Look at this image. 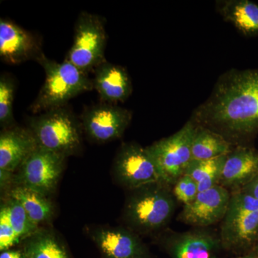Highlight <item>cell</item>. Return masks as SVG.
I'll list each match as a JSON object with an SVG mask.
<instances>
[{
    "mask_svg": "<svg viewBox=\"0 0 258 258\" xmlns=\"http://www.w3.org/2000/svg\"><path fill=\"white\" fill-rule=\"evenodd\" d=\"M37 147L64 157L81 147V125L66 106L53 108L32 118L30 123Z\"/></svg>",
    "mask_w": 258,
    "mask_h": 258,
    "instance_id": "obj_4",
    "label": "cell"
},
{
    "mask_svg": "<svg viewBox=\"0 0 258 258\" xmlns=\"http://www.w3.org/2000/svg\"><path fill=\"white\" fill-rule=\"evenodd\" d=\"M23 254L16 250H5L0 254V258H22Z\"/></svg>",
    "mask_w": 258,
    "mask_h": 258,
    "instance_id": "obj_29",
    "label": "cell"
},
{
    "mask_svg": "<svg viewBox=\"0 0 258 258\" xmlns=\"http://www.w3.org/2000/svg\"><path fill=\"white\" fill-rule=\"evenodd\" d=\"M112 171L115 181L128 191L161 181L147 147L134 142L122 144L113 161Z\"/></svg>",
    "mask_w": 258,
    "mask_h": 258,
    "instance_id": "obj_7",
    "label": "cell"
},
{
    "mask_svg": "<svg viewBox=\"0 0 258 258\" xmlns=\"http://www.w3.org/2000/svg\"><path fill=\"white\" fill-rule=\"evenodd\" d=\"M15 83L8 76L0 79V124L3 128L14 126L13 103L15 98Z\"/></svg>",
    "mask_w": 258,
    "mask_h": 258,
    "instance_id": "obj_24",
    "label": "cell"
},
{
    "mask_svg": "<svg viewBox=\"0 0 258 258\" xmlns=\"http://www.w3.org/2000/svg\"><path fill=\"white\" fill-rule=\"evenodd\" d=\"M197 123L191 118L177 132L147 147L161 181L173 186L192 160L191 144Z\"/></svg>",
    "mask_w": 258,
    "mask_h": 258,
    "instance_id": "obj_5",
    "label": "cell"
},
{
    "mask_svg": "<svg viewBox=\"0 0 258 258\" xmlns=\"http://www.w3.org/2000/svg\"><path fill=\"white\" fill-rule=\"evenodd\" d=\"M172 193L176 200L186 206L198 196V184L189 176L183 175L172 186Z\"/></svg>",
    "mask_w": 258,
    "mask_h": 258,
    "instance_id": "obj_25",
    "label": "cell"
},
{
    "mask_svg": "<svg viewBox=\"0 0 258 258\" xmlns=\"http://www.w3.org/2000/svg\"><path fill=\"white\" fill-rule=\"evenodd\" d=\"M227 155L207 160L192 159L185 171L184 175L189 176L198 184L199 192L211 189L219 185Z\"/></svg>",
    "mask_w": 258,
    "mask_h": 258,
    "instance_id": "obj_22",
    "label": "cell"
},
{
    "mask_svg": "<svg viewBox=\"0 0 258 258\" xmlns=\"http://www.w3.org/2000/svg\"><path fill=\"white\" fill-rule=\"evenodd\" d=\"M93 83L105 103L124 102L132 93V81L124 68L106 60L95 69Z\"/></svg>",
    "mask_w": 258,
    "mask_h": 258,
    "instance_id": "obj_17",
    "label": "cell"
},
{
    "mask_svg": "<svg viewBox=\"0 0 258 258\" xmlns=\"http://www.w3.org/2000/svg\"><path fill=\"white\" fill-rule=\"evenodd\" d=\"M166 239V249L172 258H220V238L209 231L174 232Z\"/></svg>",
    "mask_w": 258,
    "mask_h": 258,
    "instance_id": "obj_14",
    "label": "cell"
},
{
    "mask_svg": "<svg viewBox=\"0 0 258 258\" xmlns=\"http://www.w3.org/2000/svg\"><path fill=\"white\" fill-rule=\"evenodd\" d=\"M2 206L6 210L10 221L20 240L28 238L38 230V225L32 221L21 204L15 199L10 198Z\"/></svg>",
    "mask_w": 258,
    "mask_h": 258,
    "instance_id": "obj_23",
    "label": "cell"
},
{
    "mask_svg": "<svg viewBox=\"0 0 258 258\" xmlns=\"http://www.w3.org/2000/svg\"><path fill=\"white\" fill-rule=\"evenodd\" d=\"M258 174V150L237 146L227 155L219 185L231 193L240 191Z\"/></svg>",
    "mask_w": 258,
    "mask_h": 258,
    "instance_id": "obj_13",
    "label": "cell"
},
{
    "mask_svg": "<svg viewBox=\"0 0 258 258\" xmlns=\"http://www.w3.org/2000/svg\"><path fill=\"white\" fill-rule=\"evenodd\" d=\"M43 55L36 37L10 20H0V57L8 64H19Z\"/></svg>",
    "mask_w": 258,
    "mask_h": 258,
    "instance_id": "obj_12",
    "label": "cell"
},
{
    "mask_svg": "<svg viewBox=\"0 0 258 258\" xmlns=\"http://www.w3.org/2000/svg\"><path fill=\"white\" fill-rule=\"evenodd\" d=\"M20 239L13 228L9 217L4 207L0 211V249L5 251L14 244L18 243Z\"/></svg>",
    "mask_w": 258,
    "mask_h": 258,
    "instance_id": "obj_27",
    "label": "cell"
},
{
    "mask_svg": "<svg viewBox=\"0 0 258 258\" xmlns=\"http://www.w3.org/2000/svg\"><path fill=\"white\" fill-rule=\"evenodd\" d=\"M190 118L235 147L252 145L258 135V69L226 71Z\"/></svg>",
    "mask_w": 258,
    "mask_h": 258,
    "instance_id": "obj_1",
    "label": "cell"
},
{
    "mask_svg": "<svg viewBox=\"0 0 258 258\" xmlns=\"http://www.w3.org/2000/svg\"><path fill=\"white\" fill-rule=\"evenodd\" d=\"M230 196V191L220 185L199 192L192 203L184 206L177 220L202 228L215 225L225 217Z\"/></svg>",
    "mask_w": 258,
    "mask_h": 258,
    "instance_id": "obj_10",
    "label": "cell"
},
{
    "mask_svg": "<svg viewBox=\"0 0 258 258\" xmlns=\"http://www.w3.org/2000/svg\"><path fill=\"white\" fill-rule=\"evenodd\" d=\"M240 258H257L255 257V256L253 255H247V256H244V257H241Z\"/></svg>",
    "mask_w": 258,
    "mask_h": 258,
    "instance_id": "obj_31",
    "label": "cell"
},
{
    "mask_svg": "<svg viewBox=\"0 0 258 258\" xmlns=\"http://www.w3.org/2000/svg\"><path fill=\"white\" fill-rule=\"evenodd\" d=\"M132 119L129 110L103 102L83 112L81 123L88 138L104 144L120 139Z\"/></svg>",
    "mask_w": 258,
    "mask_h": 258,
    "instance_id": "obj_9",
    "label": "cell"
},
{
    "mask_svg": "<svg viewBox=\"0 0 258 258\" xmlns=\"http://www.w3.org/2000/svg\"><path fill=\"white\" fill-rule=\"evenodd\" d=\"M104 258H148L149 249L138 234L128 228L99 226L90 232Z\"/></svg>",
    "mask_w": 258,
    "mask_h": 258,
    "instance_id": "obj_11",
    "label": "cell"
},
{
    "mask_svg": "<svg viewBox=\"0 0 258 258\" xmlns=\"http://www.w3.org/2000/svg\"><path fill=\"white\" fill-rule=\"evenodd\" d=\"M107 35L101 17L83 12L76 27L74 42L66 60L88 74L96 69L105 59Z\"/></svg>",
    "mask_w": 258,
    "mask_h": 258,
    "instance_id": "obj_6",
    "label": "cell"
},
{
    "mask_svg": "<svg viewBox=\"0 0 258 258\" xmlns=\"http://www.w3.org/2000/svg\"><path fill=\"white\" fill-rule=\"evenodd\" d=\"M176 208L172 186L159 181L129 190L123 219L136 233H153L168 225Z\"/></svg>",
    "mask_w": 258,
    "mask_h": 258,
    "instance_id": "obj_2",
    "label": "cell"
},
{
    "mask_svg": "<svg viewBox=\"0 0 258 258\" xmlns=\"http://www.w3.org/2000/svg\"><path fill=\"white\" fill-rule=\"evenodd\" d=\"M254 252H255V257L258 258V239L257 242L254 246Z\"/></svg>",
    "mask_w": 258,
    "mask_h": 258,
    "instance_id": "obj_30",
    "label": "cell"
},
{
    "mask_svg": "<svg viewBox=\"0 0 258 258\" xmlns=\"http://www.w3.org/2000/svg\"><path fill=\"white\" fill-rule=\"evenodd\" d=\"M66 157L37 147L18 168L16 186L48 197L53 192L64 169Z\"/></svg>",
    "mask_w": 258,
    "mask_h": 258,
    "instance_id": "obj_8",
    "label": "cell"
},
{
    "mask_svg": "<svg viewBox=\"0 0 258 258\" xmlns=\"http://www.w3.org/2000/svg\"><path fill=\"white\" fill-rule=\"evenodd\" d=\"M45 71V82L36 99L30 106L32 113L43 112L66 106L78 95L93 88V80L88 74L64 60L57 62L42 55L38 60Z\"/></svg>",
    "mask_w": 258,
    "mask_h": 258,
    "instance_id": "obj_3",
    "label": "cell"
},
{
    "mask_svg": "<svg viewBox=\"0 0 258 258\" xmlns=\"http://www.w3.org/2000/svg\"><path fill=\"white\" fill-rule=\"evenodd\" d=\"M10 198L21 204L28 216L37 225L49 221L53 216L54 208L47 196L21 186L10 191Z\"/></svg>",
    "mask_w": 258,
    "mask_h": 258,
    "instance_id": "obj_20",
    "label": "cell"
},
{
    "mask_svg": "<svg viewBox=\"0 0 258 258\" xmlns=\"http://www.w3.org/2000/svg\"><path fill=\"white\" fill-rule=\"evenodd\" d=\"M235 146L222 135L197 124L191 144L193 160H207L228 154Z\"/></svg>",
    "mask_w": 258,
    "mask_h": 258,
    "instance_id": "obj_19",
    "label": "cell"
},
{
    "mask_svg": "<svg viewBox=\"0 0 258 258\" xmlns=\"http://www.w3.org/2000/svg\"><path fill=\"white\" fill-rule=\"evenodd\" d=\"M23 256L25 258H71L54 232L39 229L26 238Z\"/></svg>",
    "mask_w": 258,
    "mask_h": 258,
    "instance_id": "obj_21",
    "label": "cell"
},
{
    "mask_svg": "<svg viewBox=\"0 0 258 258\" xmlns=\"http://www.w3.org/2000/svg\"><path fill=\"white\" fill-rule=\"evenodd\" d=\"M240 191L248 194L258 200V174Z\"/></svg>",
    "mask_w": 258,
    "mask_h": 258,
    "instance_id": "obj_28",
    "label": "cell"
},
{
    "mask_svg": "<svg viewBox=\"0 0 258 258\" xmlns=\"http://www.w3.org/2000/svg\"><path fill=\"white\" fill-rule=\"evenodd\" d=\"M258 211V200L242 191L231 193L227 212H249Z\"/></svg>",
    "mask_w": 258,
    "mask_h": 258,
    "instance_id": "obj_26",
    "label": "cell"
},
{
    "mask_svg": "<svg viewBox=\"0 0 258 258\" xmlns=\"http://www.w3.org/2000/svg\"><path fill=\"white\" fill-rule=\"evenodd\" d=\"M217 13L244 37H258V5L250 0H219Z\"/></svg>",
    "mask_w": 258,
    "mask_h": 258,
    "instance_id": "obj_18",
    "label": "cell"
},
{
    "mask_svg": "<svg viewBox=\"0 0 258 258\" xmlns=\"http://www.w3.org/2000/svg\"><path fill=\"white\" fill-rule=\"evenodd\" d=\"M258 239V211L227 212L220 227L222 247L232 251L254 247Z\"/></svg>",
    "mask_w": 258,
    "mask_h": 258,
    "instance_id": "obj_15",
    "label": "cell"
},
{
    "mask_svg": "<svg viewBox=\"0 0 258 258\" xmlns=\"http://www.w3.org/2000/svg\"><path fill=\"white\" fill-rule=\"evenodd\" d=\"M37 147L30 129L5 128L0 134V171L13 174Z\"/></svg>",
    "mask_w": 258,
    "mask_h": 258,
    "instance_id": "obj_16",
    "label": "cell"
}]
</instances>
